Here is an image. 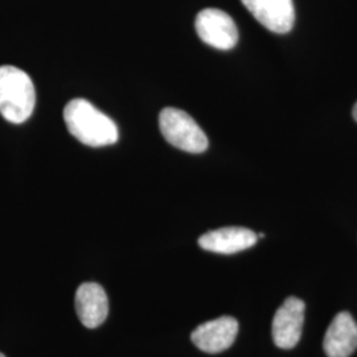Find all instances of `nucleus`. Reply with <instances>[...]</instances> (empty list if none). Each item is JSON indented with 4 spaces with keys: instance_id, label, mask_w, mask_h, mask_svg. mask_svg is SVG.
I'll list each match as a JSON object with an SVG mask.
<instances>
[{
    "instance_id": "1",
    "label": "nucleus",
    "mask_w": 357,
    "mask_h": 357,
    "mask_svg": "<svg viewBox=\"0 0 357 357\" xmlns=\"http://www.w3.org/2000/svg\"><path fill=\"white\" fill-rule=\"evenodd\" d=\"M64 121L77 141L90 147H105L118 141L119 131L114 121L84 98L66 103Z\"/></svg>"
},
{
    "instance_id": "2",
    "label": "nucleus",
    "mask_w": 357,
    "mask_h": 357,
    "mask_svg": "<svg viewBox=\"0 0 357 357\" xmlns=\"http://www.w3.org/2000/svg\"><path fill=\"white\" fill-rule=\"evenodd\" d=\"M36 91L31 77L22 69L0 66V114L13 123H23L33 113Z\"/></svg>"
},
{
    "instance_id": "3",
    "label": "nucleus",
    "mask_w": 357,
    "mask_h": 357,
    "mask_svg": "<svg viewBox=\"0 0 357 357\" xmlns=\"http://www.w3.org/2000/svg\"><path fill=\"white\" fill-rule=\"evenodd\" d=\"M159 128L165 139L181 151L200 153L208 149L209 142L203 128L183 110L163 109L159 114Z\"/></svg>"
},
{
    "instance_id": "4",
    "label": "nucleus",
    "mask_w": 357,
    "mask_h": 357,
    "mask_svg": "<svg viewBox=\"0 0 357 357\" xmlns=\"http://www.w3.org/2000/svg\"><path fill=\"white\" fill-rule=\"evenodd\" d=\"M196 32L205 44L228 51L238 41V29L231 16L217 8H206L196 16Z\"/></svg>"
},
{
    "instance_id": "5",
    "label": "nucleus",
    "mask_w": 357,
    "mask_h": 357,
    "mask_svg": "<svg viewBox=\"0 0 357 357\" xmlns=\"http://www.w3.org/2000/svg\"><path fill=\"white\" fill-rule=\"evenodd\" d=\"M306 305L303 301L290 296L275 312L273 320V339L282 349H291L301 340L305 323Z\"/></svg>"
},
{
    "instance_id": "6",
    "label": "nucleus",
    "mask_w": 357,
    "mask_h": 357,
    "mask_svg": "<svg viewBox=\"0 0 357 357\" xmlns=\"http://www.w3.org/2000/svg\"><path fill=\"white\" fill-rule=\"evenodd\" d=\"M258 23L274 33L284 35L293 29L295 8L293 0H241Z\"/></svg>"
},
{
    "instance_id": "7",
    "label": "nucleus",
    "mask_w": 357,
    "mask_h": 357,
    "mask_svg": "<svg viewBox=\"0 0 357 357\" xmlns=\"http://www.w3.org/2000/svg\"><path fill=\"white\" fill-rule=\"evenodd\" d=\"M238 321L231 317H221L203 323L192 332V343L206 354H220L234 343Z\"/></svg>"
},
{
    "instance_id": "8",
    "label": "nucleus",
    "mask_w": 357,
    "mask_h": 357,
    "mask_svg": "<svg viewBox=\"0 0 357 357\" xmlns=\"http://www.w3.org/2000/svg\"><path fill=\"white\" fill-rule=\"evenodd\" d=\"M257 241L258 236L253 230L229 227L205 233L199 238V245L206 252L218 255H234L255 246Z\"/></svg>"
},
{
    "instance_id": "9",
    "label": "nucleus",
    "mask_w": 357,
    "mask_h": 357,
    "mask_svg": "<svg viewBox=\"0 0 357 357\" xmlns=\"http://www.w3.org/2000/svg\"><path fill=\"white\" fill-rule=\"evenodd\" d=\"M78 319L88 328H97L107 318L109 299L102 286L94 282L82 283L76 293Z\"/></svg>"
},
{
    "instance_id": "10",
    "label": "nucleus",
    "mask_w": 357,
    "mask_h": 357,
    "mask_svg": "<svg viewBox=\"0 0 357 357\" xmlns=\"http://www.w3.org/2000/svg\"><path fill=\"white\" fill-rule=\"evenodd\" d=\"M328 357H349L357 349V324L351 314L340 312L332 320L324 336Z\"/></svg>"
},
{
    "instance_id": "11",
    "label": "nucleus",
    "mask_w": 357,
    "mask_h": 357,
    "mask_svg": "<svg viewBox=\"0 0 357 357\" xmlns=\"http://www.w3.org/2000/svg\"><path fill=\"white\" fill-rule=\"evenodd\" d=\"M352 115H354V119L357 122V102L354 106V110H352Z\"/></svg>"
},
{
    "instance_id": "12",
    "label": "nucleus",
    "mask_w": 357,
    "mask_h": 357,
    "mask_svg": "<svg viewBox=\"0 0 357 357\" xmlns=\"http://www.w3.org/2000/svg\"><path fill=\"white\" fill-rule=\"evenodd\" d=\"M0 357H6V356H4V355H3V354H0Z\"/></svg>"
}]
</instances>
